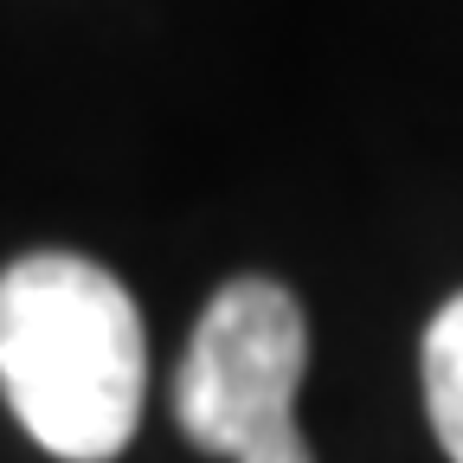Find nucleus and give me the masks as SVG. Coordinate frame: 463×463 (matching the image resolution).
<instances>
[{"instance_id": "f03ea898", "label": "nucleus", "mask_w": 463, "mask_h": 463, "mask_svg": "<svg viewBox=\"0 0 463 463\" xmlns=\"http://www.w3.org/2000/svg\"><path fill=\"white\" fill-rule=\"evenodd\" d=\"M309 367L303 303L270 277H239L206 303L174 373L181 431L232 463H316L297 431V386Z\"/></svg>"}, {"instance_id": "7ed1b4c3", "label": "nucleus", "mask_w": 463, "mask_h": 463, "mask_svg": "<svg viewBox=\"0 0 463 463\" xmlns=\"http://www.w3.org/2000/svg\"><path fill=\"white\" fill-rule=\"evenodd\" d=\"M425 412L444 457L463 463V297H450L425 328Z\"/></svg>"}, {"instance_id": "f257e3e1", "label": "nucleus", "mask_w": 463, "mask_h": 463, "mask_svg": "<svg viewBox=\"0 0 463 463\" xmlns=\"http://www.w3.org/2000/svg\"><path fill=\"white\" fill-rule=\"evenodd\" d=\"M0 392L33 444L109 463L136 438L148 392L142 309L103 264L33 251L0 270Z\"/></svg>"}]
</instances>
